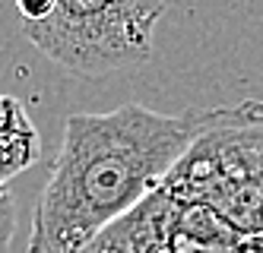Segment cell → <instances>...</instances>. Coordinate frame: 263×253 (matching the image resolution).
<instances>
[{
  "label": "cell",
  "instance_id": "6da1fadb",
  "mask_svg": "<svg viewBox=\"0 0 263 253\" xmlns=\"http://www.w3.org/2000/svg\"><path fill=\"white\" fill-rule=\"evenodd\" d=\"M210 121L213 108L159 114L140 102L70 114L32 212L29 253H77L96 241L162 187Z\"/></svg>",
  "mask_w": 263,
  "mask_h": 253
},
{
  "label": "cell",
  "instance_id": "7a4b0ae2",
  "mask_svg": "<svg viewBox=\"0 0 263 253\" xmlns=\"http://www.w3.org/2000/svg\"><path fill=\"white\" fill-rule=\"evenodd\" d=\"M77 253H263V102L213 108L162 187Z\"/></svg>",
  "mask_w": 263,
  "mask_h": 253
},
{
  "label": "cell",
  "instance_id": "3957f363",
  "mask_svg": "<svg viewBox=\"0 0 263 253\" xmlns=\"http://www.w3.org/2000/svg\"><path fill=\"white\" fill-rule=\"evenodd\" d=\"M165 7L168 0H58L45 23L23 26V35L58 67L102 80L153 57Z\"/></svg>",
  "mask_w": 263,
  "mask_h": 253
},
{
  "label": "cell",
  "instance_id": "277c9868",
  "mask_svg": "<svg viewBox=\"0 0 263 253\" xmlns=\"http://www.w3.org/2000/svg\"><path fill=\"white\" fill-rule=\"evenodd\" d=\"M45 155L42 133L16 95L0 92V184L20 178Z\"/></svg>",
  "mask_w": 263,
  "mask_h": 253
},
{
  "label": "cell",
  "instance_id": "5b68a950",
  "mask_svg": "<svg viewBox=\"0 0 263 253\" xmlns=\"http://www.w3.org/2000/svg\"><path fill=\"white\" fill-rule=\"evenodd\" d=\"M16 219H20V212H16V200L7 184H0V253H10V244L16 238Z\"/></svg>",
  "mask_w": 263,
  "mask_h": 253
},
{
  "label": "cell",
  "instance_id": "8992f818",
  "mask_svg": "<svg viewBox=\"0 0 263 253\" xmlns=\"http://www.w3.org/2000/svg\"><path fill=\"white\" fill-rule=\"evenodd\" d=\"M13 4H16V13H20L23 26H39L54 13L58 0H13Z\"/></svg>",
  "mask_w": 263,
  "mask_h": 253
}]
</instances>
